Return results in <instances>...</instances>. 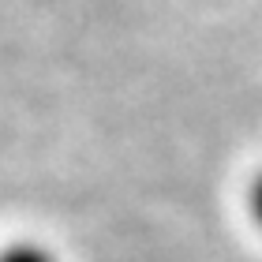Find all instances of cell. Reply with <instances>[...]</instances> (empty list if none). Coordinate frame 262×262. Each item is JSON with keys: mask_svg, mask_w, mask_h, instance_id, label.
I'll use <instances>...</instances> for the list:
<instances>
[{"mask_svg": "<svg viewBox=\"0 0 262 262\" xmlns=\"http://www.w3.org/2000/svg\"><path fill=\"white\" fill-rule=\"evenodd\" d=\"M0 262H53V258H49V251H41L34 244H15L8 251H0Z\"/></svg>", "mask_w": 262, "mask_h": 262, "instance_id": "cell-1", "label": "cell"}, {"mask_svg": "<svg viewBox=\"0 0 262 262\" xmlns=\"http://www.w3.org/2000/svg\"><path fill=\"white\" fill-rule=\"evenodd\" d=\"M247 206H251V217L258 221V229H262V176L251 184V195H247Z\"/></svg>", "mask_w": 262, "mask_h": 262, "instance_id": "cell-2", "label": "cell"}]
</instances>
